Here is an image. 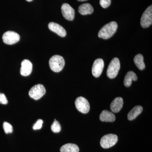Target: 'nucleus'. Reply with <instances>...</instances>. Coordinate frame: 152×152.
I'll use <instances>...</instances> for the list:
<instances>
[{
    "label": "nucleus",
    "mask_w": 152,
    "mask_h": 152,
    "mask_svg": "<svg viewBox=\"0 0 152 152\" xmlns=\"http://www.w3.org/2000/svg\"><path fill=\"white\" fill-rule=\"evenodd\" d=\"M121 68L119 60L118 58H115L112 60L108 67L107 75L110 79L115 78Z\"/></svg>",
    "instance_id": "nucleus-3"
},
{
    "label": "nucleus",
    "mask_w": 152,
    "mask_h": 152,
    "mask_svg": "<svg viewBox=\"0 0 152 152\" xmlns=\"http://www.w3.org/2000/svg\"><path fill=\"white\" fill-rule=\"evenodd\" d=\"M32 64L28 60L25 59L22 61L20 74L22 76H28L31 73L32 71Z\"/></svg>",
    "instance_id": "nucleus-12"
},
{
    "label": "nucleus",
    "mask_w": 152,
    "mask_h": 152,
    "mask_svg": "<svg viewBox=\"0 0 152 152\" xmlns=\"http://www.w3.org/2000/svg\"><path fill=\"white\" fill-rule=\"evenodd\" d=\"M26 1H27L28 2H31L32 1H33V0H26Z\"/></svg>",
    "instance_id": "nucleus-26"
},
{
    "label": "nucleus",
    "mask_w": 152,
    "mask_h": 152,
    "mask_svg": "<svg viewBox=\"0 0 152 152\" xmlns=\"http://www.w3.org/2000/svg\"><path fill=\"white\" fill-rule=\"evenodd\" d=\"M118 24L116 22H110L101 28L98 34L99 37L102 38L104 39H107L111 37L116 32L118 28Z\"/></svg>",
    "instance_id": "nucleus-1"
},
{
    "label": "nucleus",
    "mask_w": 152,
    "mask_h": 152,
    "mask_svg": "<svg viewBox=\"0 0 152 152\" xmlns=\"http://www.w3.org/2000/svg\"><path fill=\"white\" fill-rule=\"evenodd\" d=\"M79 1H88V0H77Z\"/></svg>",
    "instance_id": "nucleus-25"
},
{
    "label": "nucleus",
    "mask_w": 152,
    "mask_h": 152,
    "mask_svg": "<svg viewBox=\"0 0 152 152\" xmlns=\"http://www.w3.org/2000/svg\"><path fill=\"white\" fill-rule=\"evenodd\" d=\"M8 102L4 94L0 93V104H8Z\"/></svg>",
    "instance_id": "nucleus-24"
},
{
    "label": "nucleus",
    "mask_w": 152,
    "mask_h": 152,
    "mask_svg": "<svg viewBox=\"0 0 152 152\" xmlns=\"http://www.w3.org/2000/svg\"><path fill=\"white\" fill-rule=\"evenodd\" d=\"M134 62L139 69L142 70L145 68L144 62V57L141 54L136 55L134 59Z\"/></svg>",
    "instance_id": "nucleus-19"
},
{
    "label": "nucleus",
    "mask_w": 152,
    "mask_h": 152,
    "mask_svg": "<svg viewBox=\"0 0 152 152\" xmlns=\"http://www.w3.org/2000/svg\"><path fill=\"white\" fill-rule=\"evenodd\" d=\"M124 101L121 97H117L110 104V109L115 113H118L122 108Z\"/></svg>",
    "instance_id": "nucleus-13"
},
{
    "label": "nucleus",
    "mask_w": 152,
    "mask_h": 152,
    "mask_svg": "<svg viewBox=\"0 0 152 152\" xmlns=\"http://www.w3.org/2000/svg\"><path fill=\"white\" fill-rule=\"evenodd\" d=\"M142 110L143 108L142 106H137L134 107L128 114V120L132 121L135 119L141 113Z\"/></svg>",
    "instance_id": "nucleus-17"
},
{
    "label": "nucleus",
    "mask_w": 152,
    "mask_h": 152,
    "mask_svg": "<svg viewBox=\"0 0 152 152\" xmlns=\"http://www.w3.org/2000/svg\"><path fill=\"white\" fill-rule=\"evenodd\" d=\"M104 67L103 60L98 58L96 60L93 64L92 72L93 76L95 77H98L102 73Z\"/></svg>",
    "instance_id": "nucleus-10"
},
{
    "label": "nucleus",
    "mask_w": 152,
    "mask_h": 152,
    "mask_svg": "<svg viewBox=\"0 0 152 152\" xmlns=\"http://www.w3.org/2000/svg\"><path fill=\"white\" fill-rule=\"evenodd\" d=\"M64 58L59 55L53 56L49 61V66L51 69L55 72H59L62 70L65 66Z\"/></svg>",
    "instance_id": "nucleus-2"
},
{
    "label": "nucleus",
    "mask_w": 152,
    "mask_h": 152,
    "mask_svg": "<svg viewBox=\"0 0 152 152\" xmlns=\"http://www.w3.org/2000/svg\"><path fill=\"white\" fill-rule=\"evenodd\" d=\"M75 104L76 108L79 112L83 113L86 114L89 111V103L86 98L83 97H79L76 99Z\"/></svg>",
    "instance_id": "nucleus-6"
},
{
    "label": "nucleus",
    "mask_w": 152,
    "mask_h": 152,
    "mask_svg": "<svg viewBox=\"0 0 152 152\" xmlns=\"http://www.w3.org/2000/svg\"><path fill=\"white\" fill-rule=\"evenodd\" d=\"M118 141V136L114 134H109L103 136L101 139V146L105 149L109 148L115 145Z\"/></svg>",
    "instance_id": "nucleus-4"
},
{
    "label": "nucleus",
    "mask_w": 152,
    "mask_h": 152,
    "mask_svg": "<svg viewBox=\"0 0 152 152\" xmlns=\"http://www.w3.org/2000/svg\"><path fill=\"white\" fill-rule=\"evenodd\" d=\"M3 41L7 45H12L16 43L20 39L18 34L13 31H8L3 34Z\"/></svg>",
    "instance_id": "nucleus-7"
},
{
    "label": "nucleus",
    "mask_w": 152,
    "mask_h": 152,
    "mask_svg": "<svg viewBox=\"0 0 152 152\" xmlns=\"http://www.w3.org/2000/svg\"><path fill=\"white\" fill-rule=\"evenodd\" d=\"M141 25L143 28L149 27L152 23V6H150L145 10L141 19Z\"/></svg>",
    "instance_id": "nucleus-8"
},
{
    "label": "nucleus",
    "mask_w": 152,
    "mask_h": 152,
    "mask_svg": "<svg viewBox=\"0 0 152 152\" xmlns=\"http://www.w3.org/2000/svg\"><path fill=\"white\" fill-rule=\"evenodd\" d=\"M48 27L51 31L56 33L60 37H64L66 35V32L65 29L58 24L51 22L49 23Z\"/></svg>",
    "instance_id": "nucleus-11"
},
{
    "label": "nucleus",
    "mask_w": 152,
    "mask_h": 152,
    "mask_svg": "<svg viewBox=\"0 0 152 152\" xmlns=\"http://www.w3.org/2000/svg\"><path fill=\"white\" fill-rule=\"evenodd\" d=\"M52 131L54 133H58L61 131V126L58 122L55 120L51 126Z\"/></svg>",
    "instance_id": "nucleus-20"
},
{
    "label": "nucleus",
    "mask_w": 152,
    "mask_h": 152,
    "mask_svg": "<svg viewBox=\"0 0 152 152\" xmlns=\"http://www.w3.org/2000/svg\"><path fill=\"white\" fill-rule=\"evenodd\" d=\"M45 93V88L43 85L37 84L32 87L29 92V95L30 97L37 100L42 98Z\"/></svg>",
    "instance_id": "nucleus-5"
},
{
    "label": "nucleus",
    "mask_w": 152,
    "mask_h": 152,
    "mask_svg": "<svg viewBox=\"0 0 152 152\" xmlns=\"http://www.w3.org/2000/svg\"><path fill=\"white\" fill-rule=\"evenodd\" d=\"M99 118L102 121L107 122H113L115 120V115L112 112L107 110H104L102 112Z\"/></svg>",
    "instance_id": "nucleus-14"
},
{
    "label": "nucleus",
    "mask_w": 152,
    "mask_h": 152,
    "mask_svg": "<svg viewBox=\"0 0 152 152\" xmlns=\"http://www.w3.org/2000/svg\"><path fill=\"white\" fill-rule=\"evenodd\" d=\"M3 128L6 134L12 133L13 131L12 126L9 123L5 122L3 124Z\"/></svg>",
    "instance_id": "nucleus-21"
},
{
    "label": "nucleus",
    "mask_w": 152,
    "mask_h": 152,
    "mask_svg": "<svg viewBox=\"0 0 152 152\" xmlns=\"http://www.w3.org/2000/svg\"><path fill=\"white\" fill-rule=\"evenodd\" d=\"M99 3L102 7L107 8L111 4V0H100Z\"/></svg>",
    "instance_id": "nucleus-22"
},
{
    "label": "nucleus",
    "mask_w": 152,
    "mask_h": 152,
    "mask_svg": "<svg viewBox=\"0 0 152 152\" xmlns=\"http://www.w3.org/2000/svg\"><path fill=\"white\" fill-rule=\"evenodd\" d=\"M94 11L92 6L89 3L83 4L79 7V12L83 15L91 14Z\"/></svg>",
    "instance_id": "nucleus-15"
},
{
    "label": "nucleus",
    "mask_w": 152,
    "mask_h": 152,
    "mask_svg": "<svg viewBox=\"0 0 152 152\" xmlns=\"http://www.w3.org/2000/svg\"><path fill=\"white\" fill-rule=\"evenodd\" d=\"M43 121L42 119H39L37 121L36 124L33 126V129L36 130L40 129L42 126Z\"/></svg>",
    "instance_id": "nucleus-23"
},
{
    "label": "nucleus",
    "mask_w": 152,
    "mask_h": 152,
    "mask_svg": "<svg viewBox=\"0 0 152 152\" xmlns=\"http://www.w3.org/2000/svg\"><path fill=\"white\" fill-rule=\"evenodd\" d=\"M61 12L63 16L68 20H73L75 18V11L69 4L65 3L61 7Z\"/></svg>",
    "instance_id": "nucleus-9"
},
{
    "label": "nucleus",
    "mask_w": 152,
    "mask_h": 152,
    "mask_svg": "<svg viewBox=\"0 0 152 152\" xmlns=\"http://www.w3.org/2000/svg\"><path fill=\"white\" fill-rule=\"evenodd\" d=\"M60 151L61 152H79V148L75 144L68 143L62 146Z\"/></svg>",
    "instance_id": "nucleus-18"
},
{
    "label": "nucleus",
    "mask_w": 152,
    "mask_h": 152,
    "mask_svg": "<svg viewBox=\"0 0 152 152\" xmlns=\"http://www.w3.org/2000/svg\"><path fill=\"white\" fill-rule=\"evenodd\" d=\"M137 75L132 71H129L125 76L124 80V84L125 86L129 87L130 86L132 85V81L137 80Z\"/></svg>",
    "instance_id": "nucleus-16"
}]
</instances>
